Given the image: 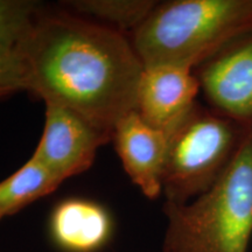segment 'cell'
<instances>
[{
  "mask_svg": "<svg viewBox=\"0 0 252 252\" xmlns=\"http://www.w3.org/2000/svg\"><path fill=\"white\" fill-rule=\"evenodd\" d=\"M200 91L194 70L174 65L145 67L135 111L150 125L172 133L197 103Z\"/></svg>",
  "mask_w": 252,
  "mask_h": 252,
  "instance_id": "8",
  "label": "cell"
},
{
  "mask_svg": "<svg viewBox=\"0 0 252 252\" xmlns=\"http://www.w3.org/2000/svg\"><path fill=\"white\" fill-rule=\"evenodd\" d=\"M63 184L34 157L0 181V220L46 196Z\"/></svg>",
  "mask_w": 252,
  "mask_h": 252,
  "instance_id": "10",
  "label": "cell"
},
{
  "mask_svg": "<svg viewBox=\"0 0 252 252\" xmlns=\"http://www.w3.org/2000/svg\"><path fill=\"white\" fill-rule=\"evenodd\" d=\"M162 252H163V251H162Z\"/></svg>",
  "mask_w": 252,
  "mask_h": 252,
  "instance_id": "14",
  "label": "cell"
},
{
  "mask_svg": "<svg viewBox=\"0 0 252 252\" xmlns=\"http://www.w3.org/2000/svg\"><path fill=\"white\" fill-rule=\"evenodd\" d=\"M63 7L90 17L113 30L131 33L143 23L157 5L152 0H74L62 2Z\"/></svg>",
  "mask_w": 252,
  "mask_h": 252,
  "instance_id": "11",
  "label": "cell"
},
{
  "mask_svg": "<svg viewBox=\"0 0 252 252\" xmlns=\"http://www.w3.org/2000/svg\"><path fill=\"white\" fill-rule=\"evenodd\" d=\"M251 30L252 0H171L157 2L130 40L144 67L195 70Z\"/></svg>",
  "mask_w": 252,
  "mask_h": 252,
  "instance_id": "2",
  "label": "cell"
},
{
  "mask_svg": "<svg viewBox=\"0 0 252 252\" xmlns=\"http://www.w3.org/2000/svg\"><path fill=\"white\" fill-rule=\"evenodd\" d=\"M171 133L146 123L132 111L117 123L112 141L126 174L147 198L162 194V176Z\"/></svg>",
  "mask_w": 252,
  "mask_h": 252,
  "instance_id": "7",
  "label": "cell"
},
{
  "mask_svg": "<svg viewBox=\"0 0 252 252\" xmlns=\"http://www.w3.org/2000/svg\"><path fill=\"white\" fill-rule=\"evenodd\" d=\"M208 106L242 124L252 123V30L194 70Z\"/></svg>",
  "mask_w": 252,
  "mask_h": 252,
  "instance_id": "6",
  "label": "cell"
},
{
  "mask_svg": "<svg viewBox=\"0 0 252 252\" xmlns=\"http://www.w3.org/2000/svg\"><path fill=\"white\" fill-rule=\"evenodd\" d=\"M20 53L28 91L43 102L61 104L111 135L135 111L145 67L122 32L68 11L42 9Z\"/></svg>",
  "mask_w": 252,
  "mask_h": 252,
  "instance_id": "1",
  "label": "cell"
},
{
  "mask_svg": "<svg viewBox=\"0 0 252 252\" xmlns=\"http://www.w3.org/2000/svg\"><path fill=\"white\" fill-rule=\"evenodd\" d=\"M248 125L195 104L169 137L162 176L165 202L185 204L209 190L235 159Z\"/></svg>",
  "mask_w": 252,
  "mask_h": 252,
  "instance_id": "4",
  "label": "cell"
},
{
  "mask_svg": "<svg viewBox=\"0 0 252 252\" xmlns=\"http://www.w3.org/2000/svg\"><path fill=\"white\" fill-rule=\"evenodd\" d=\"M45 105L43 132L32 157L65 181L90 168L97 151L112 141V135L61 104Z\"/></svg>",
  "mask_w": 252,
  "mask_h": 252,
  "instance_id": "5",
  "label": "cell"
},
{
  "mask_svg": "<svg viewBox=\"0 0 252 252\" xmlns=\"http://www.w3.org/2000/svg\"><path fill=\"white\" fill-rule=\"evenodd\" d=\"M163 252H249L252 242V123L235 159L209 190L163 204Z\"/></svg>",
  "mask_w": 252,
  "mask_h": 252,
  "instance_id": "3",
  "label": "cell"
},
{
  "mask_svg": "<svg viewBox=\"0 0 252 252\" xmlns=\"http://www.w3.org/2000/svg\"><path fill=\"white\" fill-rule=\"evenodd\" d=\"M42 9L32 0H0V47L20 52Z\"/></svg>",
  "mask_w": 252,
  "mask_h": 252,
  "instance_id": "12",
  "label": "cell"
},
{
  "mask_svg": "<svg viewBox=\"0 0 252 252\" xmlns=\"http://www.w3.org/2000/svg\"><path fill=\"white\" fill-rule=\"evenodd\" d=\"M55 244L67 252H96L109 242L112 220L99 203L84 198L63 200L49 222Z\"/></svg>",
  "mask_w": 252,
  "mask_h": 252,
  "instance_id": "9",
  "label": "cell"
},
{
  "mask_svg": "<svg viewBox=\"0 0 252 252\" xmlns=\"http://www.w3.org/2000/svg\"><path fill=\"white\" fill-rule=\"evenodd\" d=\"M23 90H30L26 60L19 50L0 47V98Z\"/></svg>",
  "mask_w": 252,
  "mask_h": 252,
  "instance_id": "13",
  "label": "cell"
}]
</instances>
